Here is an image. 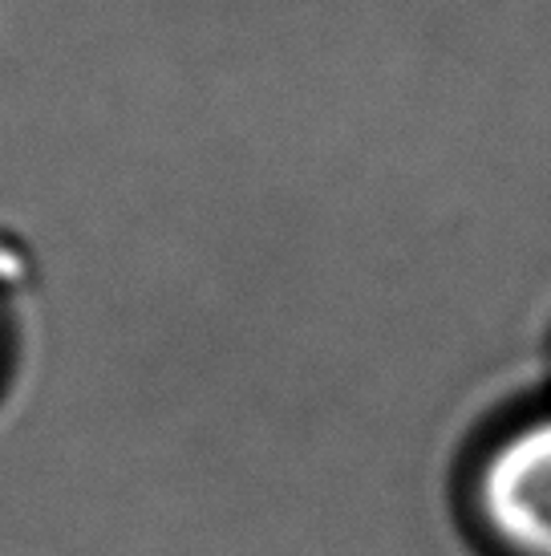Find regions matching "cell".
<instances>
[{"label":"cell","instance_id":"6da1fadb","mask_svg":"<svg viewBox=\"0 0 551 556\" xmlns=\"http://www.w3.org/2000/svg\"><path fill=\"white\" fill-rule=\"evenodd\" d=\"M487 508L507 541L551 556V418L515 434L495 455Z\"/></svg>","mask_w":551,"mask_h":556}]
</instances>
